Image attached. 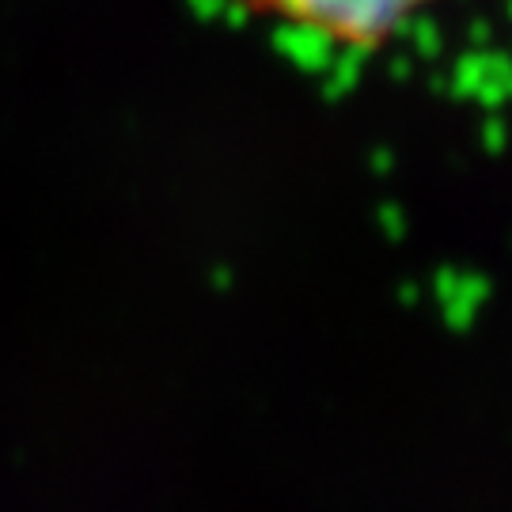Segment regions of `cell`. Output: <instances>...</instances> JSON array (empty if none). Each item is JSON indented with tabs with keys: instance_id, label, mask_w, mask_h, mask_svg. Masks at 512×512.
I'll return each mask as SVG.
<instances>
[{
	"instance_id": "6da1fadb",
	"label": "cell",
	"mask_w": 512,
	"mask_h": 512,
	"mask_svg": "<svg viewBox=\"0 0 512 512\" xmlns=\"http://www.w3.org/2000/svg\"><path fill=\"white\" fill-rule=\"evenodd\" d=\"M281 23H308L327 31L338 46H376L414 23V12L429 0H247Z\"/></svg>"
},
{
	"instance_id": "5b68a950",
	"label": "cell",
	"mask_w": 512,
	"mask_h": 512,
	"mask_svg": "<svg viewBox=\"0 0 512 512\" xmlns=\"http://www.w3.org/2000/svg\"><path fill=\"white\" fill-rule=\"evenodd\" d=\"M380 220H384V228H387V236L391 239H403V213H399V209H395V205H387L384 213H380Z\"/></svg>"
},
{
	"instance_id": "277c9868",
	"label": "cell",
	"mask_w": 512,
	"mask_h": 512,
	"mask_svg": "<svg viewBox=\"0 0 512 512\" xmlns=\"http://www.w3.org/2000/svg\"><path fill=\"white\" fill-rule=\"evenodd\" d=\"M482 141H486V148H490V152H501V148H505V141H509V129H505V122H501L497 114L486 122V126H482Z\"/></svg>"
},
{
	"instance_id": "7a4b0ae2",
	"label": "cell",
	"mask_w": 512,
	"mask_h": 512,
	"mask_svg": "<svg viewBox=\"0 0 512 512\" xmlns=\"http://www.w3.org/2000/svg\"><path fill=\"white\" fill-rule=\"evenodd\" d=\"M482 300H486V281H478V277H463L459 274L456 289L440 300V308H444V319H448V327H471L475 323L478 308H482Z\"/></svg>"
},
{
	"instance_id": "3957f363",
	"label": "cell",
	"mask_w": 512,
	"mask_h": 512,
	"mask_svg": "<svg viewBox=\"0 0 512 512\" xmlns=\"http://www.w3.org/2000/svg\"><path fill=\"white\" fill-rule=\"evenodd\" d=\"M482 73H486V61H463L459 65V73H456V92H463V95H475V88L482 84Z\"/></svg>"
},
{
	"instance_id": "8992f818",
	"label": "cell",
	"mask_w": 512,
	"mask_h": 512,
	"mask_svg": "<svg viewBox=\"0 0 512 512\" xmlns=\"http://www.w3.org/2000/svg\"><path fill=\"white\" fill-rule=\"evenodd\" d=\"M387 167H391V156H384V152H376V171H380V175H384Z\"/></svg>"
}]
</instances>
